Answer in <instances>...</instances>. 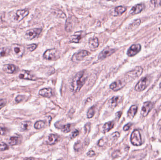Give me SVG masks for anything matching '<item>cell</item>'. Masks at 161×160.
<instances>
[{
  "instance_id": "6da1fadb",
  "label": "cell",
  "mask_w": 161,
  "mask_h": 160,
  "mask_svg": "<svg viewBox=\"0 0 161 160\" xmlns=\"http://www.w3.org/2000/svg\"><path fill=\"white\" fill-rule=\"evenodd\" d=\"M88 78V76L85 71H80L76 74L72 80L71 89L74 93L80 91Z\"/></svg>"
},
{
  "instance_id": "7a4b0ae2",
  "label": "cell",
  "mask_w": 161,
  "mask_h": 160,
  "mask_svg": "<svg viewBox=\"0 0 161 160\" xmlns=\"http://www.w3.org/2000/svg\"><path fill=\"white\" fill-rule=\"evenodd\" d=\"M150 78L149 77H145L141 78L136 86L135 89L137 92L143 91L145 90L150 84Z\"/></svg>"
},
{
  "instance_id": "3957f363",
  "label": "cell",
  "mask_w": 161,
  "mask_h": 160,
  "mask_svg": "<svg viewBox=\"0 0 161 160\" xmlns=\"http://www.w3.org/2000/svg\"><path fill=\"white\" fill-rule=\"evenodd\" d=\"M131 141L133 145L139 146L142 145V139L139 130H135L131 133Z\"/></svg>"
},
{
  "instance_id": "277c9868",
  "label": "cell",
  "mask_w": 161,
  "mask_h": 160,
  "mask_svg": "<svg viewBox=\"0 0 161 160\" xmlns=\"http://www.w3.org/2000/svg\"><path fill=\"white\" fill-rule=\"evenodd\" d=\"M143 72V69L140 66H138L126 74V79L133 80L140 77Z\"/></svg>"
},
{
  "instance_id": "5b68a950",
  "label": "cell",
  "mask_w": 161,
  "mask_h": 160,
  "mask_svg": "<svg viewBox=\"0 0 161 160\" xmlns=\"http://www.w3.org/2000/svg\"><path fill=\"white\" fill-rule=\"evenodd\" d=\"M58 57V51L55 49L46 50L43 54V58L48 60H54Z\"/></svg>"
},
{
  "instance_id": "8992f818",
  "label": "cell",
  "mask_w": 161,
  "mask_h": 160,
  "mask_svg": "<svg viewBox=\"0 0 161 160\" xmlns=\"http://www.w3.org/2000/svg\"><path fill=\"white\" fill-rule=\"evenodd\" d=\"M42 29L41 28H34L28 30L25 34V37L29 40L36 38L41 34Z\"/></svg>"
},
{
  "instance_id": "52a82bcc",
  "label": "cell",
  "mask_w": 161,
  "mask_h": 160,
  "mask_svg": "<svg viewBox=\"0 0 161 160\" xmlns=\"http://www.w3.org/2000/svg\"><path fill=\"white\" fill-rule=\"evenodd\" d=\"M154 104L150 101H146L144 102L141 110V115L143 117H146L148 116L149 112L153 109Z\"/></svg>"
},
{
  "instance_id": "ba28073f",
  "label": "cell",
  "mask_w": 161,
  "mask_h": 160,
  "mask_svg": "<svg viewBox=\"0 0 161 160\" xmlns=\"http://www.w3.org/2000/svg\"><path fill=\"white\" fill-rule=\"evenodd\" d=\"M126 81L125 80H120L115 81L111 84L110 86V88L114 91H118L122 89V88L125 86V85H126Z\"/></svg>"
},
{
  "instance_id": "9c48e42d",
  "label": "cell",
  "mask_w": 161,
  "mask_h": 160,
  "mask_svg": "<svg viewBox=\"0 0 161 160\" xmlns=\"http://www.w3.org/2000/svg\"><path fill=\"white\" fill-rule=\"evenodd\" d=\"M141 49V46L139 44L133 45L128 50L127 55L130 57H133L140 52Z\"/></svg>"
},
{
  "instance_id": "30bf717a",
  "label": "cell",
  "mask_w": 161,
  "mask_h": 160,
  "mask_svg": "<svg viewBox=\"0 0 161 160\" xmlns=\"http://www.w3.org/2000/svg\"><path fill=\"white\" fill-rule=\"evenodd\" d=\"M11 49L13 54L17 57H21L24 53V47L20 45H13Z\"/></svg>"
},
{
  "instance_id": "8fae6325",
  "label": "cell",
  "mask_w": 161,
  "mask_h": 160,
  "mask_svg": "<svg viewBox=\"0 0 161 160\" xmlns=\"http://www.w3.org/2000/svg\"><path fill=\"white\" fill-rule=\"evenodd\" d=\"M19 78L21 79L30 80H37L36 78L32 75L30 71L26 70H23L19 74Z\"/></svg>"
},
{
  "instance_id": "7c38bea8",
  "label": "cell",
  "mask_w": 161,
  "mask_h": 160,
  "mask_svg": "<svg viewBox=\"0 0 161 160\" xmlns=\"http://www.w3.org/2000/svg\"><path fill=\"white\" fill-rule=\"evenodd\" d=\"M29 11L27 10H21L17 11L16 16L14 17L15 21L19 22L21 21L24 18H25L28 15Z\"/></svg>"
},
{
  "instance_id": "4fadbf2b",
  "label": "cell",
  "mask_w": 161,
  "mask_h": 160,
  "mask_svg": "<svg viewBox=\"0 0 161 160\" xmlns=\"http://www.w3.org/2000/svg\"><path fill=\"white\" fill-rule=\"evenodd\" d=\"M89 55H90V53L88 51L86 50H82L75 54L72 58V60H73L74 61H80L83 60L85 57H87Z\"/></svg>"
},
{
  "instance_id": "5bb4252c",
  "label": "cell",
  "mask_w": 161,
  "mask_h": 160,
  "mask_svg": "<svg viewBox=\"0 0 161 160\" xmlns=\"http://www.w3.org/2000/svg\"><path fill=\"white\" fill-rule=\"evenodd\" d=\"M115 49L106 48L100 53L98 57V58L99 60L104 59L107 57L110 56L111 55H112L114 52H115Z\"/></svg>"
},
{
  "instance_id": "9a60e30c",
  "label": "cell",
  "mask_w": 161,
  "mask_h": 160,
  "mask_svg": "<svg viewBox=\"0 0 161 160\" xmlns=\"http://www.w3.org/2000/svg\"><path fill=\"white\" fill-rule=\"evenodd\" d=\"M144 5L143 4H138L134 6L130 11V14L131 15H136L140 13L142 10H143Z\"/></svg>"
},
{
  "instance_id": "2e32d148",
  "label": "cell",
  "mask_w": 161,
  "mask_h": 160,
  "mask_svg": "<svg viewBox=\"0 0 161 160\" xmlns=\"http://www.w3.org/2000/svg\"><path fill=\"white\" fill-rule=\"evenodd\" d=\"M39 94L43 97L50 98L53 96L52 89L50 88H44L41 89L39 92Z\"/></svg>"
},
{
  "instance_id": "e0dca14e",
  "label": "cell",
  "mask_w": 161,
  "mask_h": 160,
  "mask_svg": "<svg viewBox=\"0 0 161 160\" xmlns=\"http://www.w3.org/2000/svg\"><path fill=\"white\" fill-rule=\"evenodd\" d=\"M127 10L126 7L123 6H118L114 9L112 15L114 16H120L122 15Z\"/></svg>"
},
{
  "instance_id": "ac0fdd59",
  "label": "cell",
  "mask_w": 161,
  "mask_h": 160,
  "mask_svg": "<svg viewBox=\"0 0 161 160\" xmlns=\"http://www.w3.org/2000/svg\"><path fill=\"white\" fill-rule=\"evenodd\" d=\"M3 70L7 73L12 74L16 70V66L12 64L5 65L3 67Z\"/></svg>"
},
{
  "instance_id": "d6986e66",
  "label": "cell",
  "mask_w": 161,
  "mask_h": 160,
  "mask_svg": "<svg viewBox=\"0 0 161 160\" xmlns=\"http://www.w3.org/2000/svg\"><path fill=\"white\" fill-rule=\"evenodd\" d=\"M138 110V107L136 105H133L131 107L127 113L128 117L130 119H133L135 116Z\"/></svg>"
},
{
  "instance_id": "ffe728a7",
  "label": "cell",
  "mask_w": 161,
  "mask_h": 160,
  "mask_svg": "<svg viewBox=\"0 0 161 160\" xmlns=\"http://www.w3.org/2000/svg\"><path fill=\"white\" fill-rule=\"evenodd\" d=\"M81 39V32H75L73 35L71 37V42L79 43Z\"/></svg>"
},
{
  "instance_id": "44dd1931",
  "label": "cell",
  "mask_w": 161,
  "mask_h": 160,
  "mask_svg": "<svg viewBox=\"0 0 161 160\" xmlns=\"http://www.w3.org/2000/svg\"><path fill=\"white\" fill-rule=\"evenodd\" d=\"M57 140H58V136L56 135L51 134L48 137L47 143L48 145H52L57 142Z\"/></svg>"
},
{
  "instance_id": "7402d4cb",
  "label": "cell",
  "mask_w": 161,
  "mask_h": 160,
  "mask_svg": "<svg viewBox=\"0 0 161 160\" xmlns=\"http://www.w3.org/2000/svg\"><path fill=\"white\" fill-rule=\"evenodd\" d=\"M99 45V40L97 38H92L89 40V46L91 49H96Z\"/></svg>"
},
{
  "instance_id": "603a6c76",
  "label": "cell",
  "mask_w": 161,
  "mask_h": 160,
  "mask_svg": "<svg viewBox=\"0 0 161 160\" xmlns=\"http://www.w3.org/2000/svg\"><path fill=\"white\" fill-rule=\"evenodd\" d=\"M114 123L113 122H106L104 125H103V132H107L111 129L114 128Z\"/></svg>"
},
{
  "instance_id": "cb8c5ba5",
  "label": "cell",
  "mask_w": 161,
  "mask_h": 160,
  "mask_svg": "<svg viewBox=\"0 0 161 160\" xmlns=\"http://www.w3.org/2000/svg\"><path fill=\"white\" fill-rule=\"evenodd\" d=\"M119 100V97L114 96L108 101V105L111 108H115L117 106Z\"/></svg>"
},
{
  "instance_id": "d4e9b609",
  "label": "cell",
  "mask_w": 161,
  "mask_h": 160,
  "mask_svg": "<svg viewBox=\"0 0 161 160\" xmlns=\"http://www.w3.org/2000/svg\"><path fill=\"white\" fill-rule=\"evenodd\" d=\"M19 142V137L17 135H14L10 138L9 140V143L11 146L16 145Z\"/></svg>"
},
{
  "instance_id": "484cf974",
  "label": "cell",
  "mask_w": 161,
  "mask_h": 160,
  "mask_svg": "<svg viewBox=\"0 0 161 160\" xmlns=\"http://www.w3.org/2000/svg\"><path fill=\"white\" fill-rule=\"evenodd\" d=\"M31 125V122L29 121H25L22 122L20 126V130L22 132H24L28 130Z\"/></svg>"
},
{
  "instance_id": "4316f807",
  "label": "cell",
  "mask_w": 161,
  "mask_h": 160,
  "mask_svg": "<svg viewBox=\"0 0 161 160\" xmlns=\"http://www.w3.org/2000/svg\"><path fill=\"white\" fill-rule=\"evenodd\" d=\"M141 21L140 19H136L134 20L129 26V28L131 29H133L138 27L140 24Z\"/></svg>"
},
{
  "instance_id": "83f0119b",
  "label": "cell",
  "mask_w": 161,
  "mask_h": 160,
  "mask_svg": "<svg viewBox=\"0 0 161 160\" xmlns=\"http://www.w3.org/2000/svg\"><path fill=\"white\" fill-rule=\"evenodd\" d=\"M45 124V122L44 121H41V120L37 121L34 125V127L36 129H41L44 126Z\"/></svg>"
},
{
  "instance_id": "f1b7e54d",
  "label": "cell",
  "mask_w": 161,
  "mask_h": 160,
  "mask_svg": "<svg viewBox=\"0 0 161 160\" xmlns=\"http://www.w3.org/2000/svg\"><path fill=\"white\" fill-rule=\"evenodd\" d=\"M95 108L94 106H92L89 108L87 114V116L88 119H91L93 117L95 113Z\"/></svg>"
},
{
  "instance_id": "f546056e",
  "label": "cell",
  "mask_w": 161,
  "mask_h": 160,
  "mask_svg": "<svg viewBox=\"0 0 161 160\" xmlns=\"http://www.w3.org/2000/svg\"><path fill=\"white\" fill-rule=\"evenodd\" d=\"M10 50L7 47H3L0 49V58L5 57L9 54Z\"/></svg>"
},
{
  "instance_id": "4dcf8cb0",
  "label": "cell",
  "mask_w": 161,
  "mask_h": 160,
  "mask_svg": "<svg viewBox=\"0 0 161 160\" xmlns=\"http://www.w3.org/2000/svg\"><path fill=\"white\" fill-rule=\"evenodd\" d=\"M150 2L155 8H158L161 6V0H151Z\"/></svg>"
},
{
  "instance_id": "1f68e13d",
  "label": "cell",
  "mask_w": 161,
  "mask_h": 160,
  "mask_svg": "<svg viewBox=\"0 0 161 160\" xmlns=\"http://www.w3.org/2000/svg\"><path fill=\"white\" fill-rule=\"evenodd\" d=\"M71 124H67L66 125H65L62 127L61 129L63 132L65 133H68L70 131Z\"/></svg>"
},
{
  "instance_id": "d6a6232c",
  "label": "cell",
  "mask_w": 161,
  "mask_h": 160,
  "mask_svg": "<svg viewBox=\"0 0 161 160\" xmlns=\"http://www.w3.org/2000/svg\"><path fill=\"white\" fill-rule=\"evenodd\" d=\"M8 146L4 142H0V151H3L8 149Z\"/></svg>"
},
{
  "instance_id": "836d02e7",
  "label": "cell",
  "mask_w": 161,
  "mask_h": 160,
  "mask_svg": "<svg viewBox=\"0 0 161 160\" xmlns=\"http://www.w3.org/2000/svg\"><path fill=\"white\" fill-rule=\"evenodd\" d=\"M37 46L36 44H32L29 45L27 46V48L28 49L29 51H31V52H32V51H34L35 50V49H36Z\"/></svg>"
},
{
  "instance_id": "e575fe53",
  "label": "cell",
  "mask_w": 161,
  "mask_h": 160,
  "mask_svg": "<svg viewBox=\"0 0 161 160\" xmlns=\"http://www.w3.org/2000/svg\"><path fill=\"white\" fill-rule=\"evenodd\" d=\"M66 30L67 32H71L72 29V25L71 23L70 22H68V21L66 22V27H65Z\"/></svg>"
},
{
  "instance_id": "d590c367",
  "label": "cell",
  "mask_w": 161,
  "mask_h": 160,
  "mask_svg": "<svg viewBox=\"0 0 161 160\" xmlns=\"http://www.w3.org/2000/svg\"><path fill=\"white\" fill-rule=\"evenodd\" d=\"M81 143L80 141H78L75 144L74 148H75V150L78 151L81 148Z\"/></svg>"
},
{
  "instance_id": "8d00e7d4",
  "label": "cell",
  "mask_w": 161,
  "mask_h": 160,
  "mask_svg": "<svg viewBox=\"0 0 161 160\" xmlns=\"http://www.w3.org/2000/svg\"><path fill=\"white\" fill-rule=\"evenodd\" d=\"M24 98V97L22 95H18L17 96L16 98H15V101L17 103H20L22 101H23V99Z\"/></svg>"
},
{
  "instance_id": "74e56055",
  "label": "cell",
  "mask_w": 161,
  "mask_h": 160,
  "mask_svg": "<svg viewBox=\"0 0 161 160\" xmlns=\"http://www.w3.org/2000/svg\"><path fill=\"white\" fill-rule=\"evenodd\" d=\"M79 134V132L78 130H76L74 132H72V134L71 135V138L72 139L75 138Z\"/></svg>"
},
{
  "instance_id": "f35d334b",
  "label": "cell",
  "mask_w": 161,
  "mask_h": 160,
  "mask_svg": "<svg viewBox=\"0 0 161 160\" xmlns=\"http://www.w3.org/2000/svg\"><path fill=\"white\" fill-rule=\"evenodd\" d=\"M7 132V129L4 127L0 126V135H4Z\"/></svg>"
},
{
  "instance_id": "ab89813d",
  "label": "cell",
  "mask_w": 161,
  "mask_h": 160,
  "mask_svg": "<svg viewBox=\"0 0 161 160\" xmlns=\"http://www.w3.org/2000/svg\"><path fill=\"white\" fill-rule=\"evenodd\" d=\"M6 104V101L5 100L1 99L0 100V109H1L3 107H4L5 106Z\"/></svg>"
},
{
  "instance_id": "60d3db41",
  "label": "cell",
  "mask_w": 161,
  "mask_h": 160,
  "mask_svg": "<svg viewBox=\"0 0 161 160\" xmlns=\"http://www.w3.org/2000/svg\"><path fill=\"white\" fill-rule=\"evenodd\" d=\"M133 124L131 123V122H129L128 124H127L126 125H125V126L123 127V129L125 131H127V130H129L130 129V128H131V126Z\"/></svg>"
},
{
  "instance_id": "b9f144b4",
  "label": "cell",
  "mask_w": 161,
  "mask_h": 160,
  "mask_svg": "<svg viewBox=\"0 0 161 160\" xmlns=\"http://www.w3.org/2000/svg\"><path fill=\"white\" fill-rule=\"evenodd\" d=\"M95 152H94L93 151L91 150L89 151V152H88L87 153V155L89 156V157H92L94 155H95Z\"/></svg>"
},
{
  "instance_id": "7bdbcfd3",
  "label": "cell",
  "mask_w": 161,
  "mask_h": 160,
  "mask_svg": "<svg viewBox=\"0 0 161 160\" xmlns=\"http://www.w3.org/2000/svg\"><path fill=\"white\" fill-rule=\"evenodd\" d=\"M85 127L87 128H87L85 129L86 132H89V130H90V128H91V124H90V123H88V124H86L85 126Z\"/></svg>"
},
{
  "instance_id": "ee69618b",
  "label": "cell",
  "mask_w": 161,
  "mask_h": 160,
  "mask_svg": "<svg viewBox=\"0 0 161 160\" xmlns=\"http://www.w3.org/2000/svg\"><path fill=\"white\" fill-rule=\"evenodd\" d=\"M104 141L103 139H101L98 143V145L100 147H102V146H104Z\"/></svg>"
},
{
  "instance_id": "f6af8a7d",
  "label": "cell",
  "mask_w": 161,
  "mask_h": 160,
  "mask_svg": "<svg viewBox=\"0 0 161 160\" xmlns=\"http://www.w3.org/2000/svg\"><path fill=\"white\" fill-rule=\"evenodd\" d=\"M118 153H119L118 151H116L115 152H114V153H113L112 155L113 158H115L116 157L118 156V155H118Z\"/></svg>"
},
{
  "instance_id": "bcb514c9",
  "label": "cell",
  "mask_w": 161,
  "mask_h": 160,
  "mask_svg": "<svg viewBox=\"0 0 161 160\" xmlns=\"http://www.w3.org/2000/svg\"><path fill=\"white\" fill-rule=\"evenodd\" d=\"M122 114V111H120L118 112H117V113H116V116H117V117L118 119H119V118L121 117V116Z\"/></svg>"
},
{
  "instance_id": "7dc6e473",
  "label": "cell",
  "mask_w": 161,
  "mask_h": 160,
  "mask_svg": "<svg viewBox=\"0 0 161 160\" xmlns=\"http://www.w3.org/2000/svg\"><path fill=\"white\" fill-rule=\"evenodd\" d=\"M157 126H158L159 128H161V119L158 122Z\"/></svg>"
},
{
  "instance_id": "c3c4849f",
  "label": "cell",
  "mask_w": 161,
  "mask_h": 160,
  "mask_svg": "<svg viewBox=\"0 0 161 160\" xmlns=\"http://www.w3.org/2000/svg\"><path fill=\"white\" fill-rule=\"evenodd\" d=\"M107 1H117V0H107Z\"/></svg>"
},
{
  "instance_id": "681fc988",
  "label": "cell",
  "mask_w": 161,
  "mask_h": 160,
  "mask_svg": "<svg viewBox=\"0 0 161 160\" xmlns=\"http://www.w3.org/2000/svg\"><path fill=\"white\" fill-rule=\"evenodd\" d=\"M159 87H160V88H161V82H160V84H159Z\"/></svg>"
},
{
  "instance_id": "f907efd6",
  "label": "cell",
  "mask_w": 161,
  "mask_h": 160,
  "mask_svg": "<svg viewBox=\"0 0 161 160\" xmlns=\"http://www.w3.org/2000/svg\"><path fill=\"white\" fill-rule=\"evenodd\" d=\"M160 109H161V106H160Z\"/></svg>"
}]
</instances>
